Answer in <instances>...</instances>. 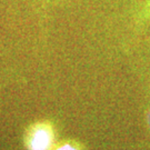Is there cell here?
Listing matches in <instances>:
<instances>
[{
	"label": "cell",
	"mask_w": 150,
	"mask_h": 150,
	"mask_svg": "<svg viewBox=\"0 0 150 150\" xmlns=\"http://www.w3.org/2000/svg\"><path fill=\"white\" fill-rule=\"evenodd\" d=\"M57 142V128L49 119H40L28 126L22 144L26 150H51Z\"/></svg>",
	"instance_id": "cell-1"
},
{
	"label": "cell",
	"mask_w": 150,
	"mask_h": 150,
	"mask_svg": "<svg viewBox=\"0 0 150 150\" xmlns=\"http://www.w3.org/2000/svg\"><path fill=\"white\" fill-rule=\"evenodd\" d=\"M150 21V0H144L134 17L137 28H142Z\"/></svg>",
	"instance_id": "cell-2"
},
{
	"label": "cell",
	"mask_w": 150,
	"mask_h": 150,
	"mask_svg": "<svg viewBox=\"0 0 150 150\" xmlns=\"http://www.w3.org/2000/svg\"><path fill=\"white\" fill-rule=\"evenodd\" d=\"M51 150H87V148L79 140L68 138L57 141Z\"/></svg>",
	"instance_id": "cell-3"
},
{
	"label": "cell",
	"mask_w": 150,
	"mask_h": 150,
	"mask_svg": "<svg viewBox=\"0 0 150 150\" xmlns=\"http://www.w3.org/2000/svg\"><path fill=\"white\" fill-rule=\"evenodd\" d=\"M145 119H146V125H147V128H148V131L150 132V96L148 98V101H147V105H146V109H145Z\"/></svg>",
	"instance_id": "cell-4"
}]
</instances>
